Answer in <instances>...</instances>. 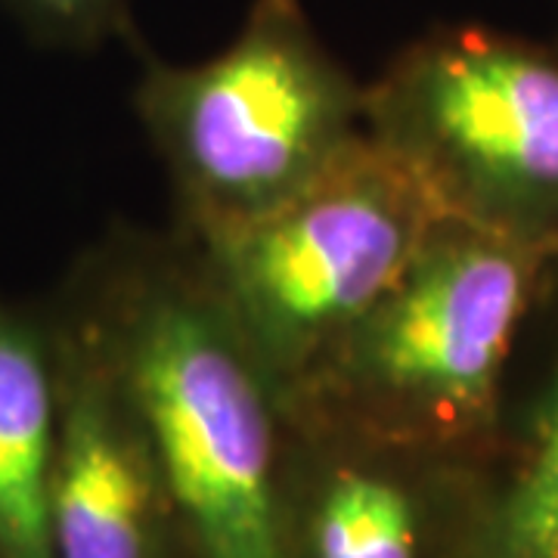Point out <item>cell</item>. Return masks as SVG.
Masks as SVG:
<instances>
[{
  "mask_svg": "<svg viewBox=\"0 0 558 558\" xmlns=\"http://www.w3.org/2000/svg\"><path fill=\"white\" fill-rule=\"evenodd\" d=\"M128 395L171 524L199 558H292L289 407L178 233L112 227L53 289Z\"/></svg>",
  "mask_w": 558,
  "mask_h": 558,
  "instance_id": "1",
  "label": "cell"
},
{
  "mask_svg": "<svg viewBox=\"0 0 558 558\" xmlns=\"http://www.w3.org/2000/svg\"><path fill=\"white\" fill-rule=\"evenodd\" d=\"M556 267L440 220L379 301L286 395L289 413L494 457L509 363Z\"/></svg>",
  "mask_w": 558,
  "mask_h": 558,
  "instance_id": "2",
  "label": "cell"
},
{
  "mask_svg": "<svg viewBox=\"0 0 558 558\" xmlns=\"http://www.w3.org/2000/svg\"><path fill=\"white\" fill-rule=\"evenodd\" d=\"M134 112L178 202L180 233L236 227L295 199L366 137V84L301 0H252L199 62L146 60Z\"/></svg>",
  "mask_w": 558,
  "mask_h": 558,
  "instance_id": "3",
  "label": "cell"
},
{
  "mask_svg": "<svg viewBox=\"0 0 558 558\" xmlns=\"http://www.w3.org/2000/svg\"><path fill=\"white\" fill-rule=\"evenodd\" d=\"M366 137L444 220L558 264V35L444 22L366 84Z\"/></svg>",
  "mask_w": 558,
  "mask_h": 558,
  "instance_id": "4",
  "label": "cell"
},
{
  "mask_svg": "<svg viewBox=\"0 0 558 558\" xmlns=\"http://www.w3.org/2000/svg\"><path fill=\"white\" fill-rule=\"evenodd\" d=\"M418 180L363 137L279 208L183 248L282 398L357 323L440 223Z\"/></svg>",
  "mask_w": 558,
  "mask_h": 558,
  "instance_id": "5",
  "label": "cell"
},
{
  "mask_svg": "<svg viewBox=\"0 0 558 558\" xmlns=\"http://www.w3.org/2000/svg\"><path fill=\"white\" fill-rule=\"evenodd\" d=\"M44 311L57 369L53 558H161L171 512L128 395L87 323L57 292Z\"/></svg>",
  "mask_w": 558,
  "mask_h": 558,
  "instance_id": "6",
  "label": "cell"
},
{
  "mask_svg": "<svg viewBox=\"0 0 558 558\" xmlns=\"http://www.w3.org/2000/svg\"><path fill=\"white\" fill-rule=\"evenodd\" d=\"M348 435L354 440L329 444L326 462L289 497L292 558H450L490 457L395 440L388 459L376 457V435Z\"/></svg>",
  "mask_w": 558,
  "mask_h": 558,
  "instance_id": "7",
  "label": "cell"
},
{
  "mask_svg": "<svg viewBox=\"0 0 558 558\" xmlns=\"http://www.w3.org/2000/svg\"><path fill=\"white\" fill-rule=\"evenodd\" d=\"M57 369L44 301L0 292V558H53Z\"/></svg>",
  "mask_w": 558,
  "mask_h": 558,
  "instance_id": "8",
  "label": "cell"
},
{
  "mask_svg": "<svg viewBox=\"0 0 558 558\" xmlns=\"http://www.w3.org/2000/svg\"><path fill=\"white\" fill-rule=\"evenodd\" d=\"M450 558H558V357L519 438L487 459Z\"/></svg>",
  "mask_w": 558,
  "mask_h": 558,
  "instance_id": "9",
  "label": "cell"
},
{
  "mask_svg": "<svg viewBox=\"0 0 558 558\" xmlns=\"http://www.w3.org/2000/svg\"><path fill=\"white\" fill-rule=\"evenodd\" d=\"M25 38L44 50L94 53L131 32V0H0Z\"/></svg>",
  "mask_w": 558,
  "mask_h": 558,
  "instance_id": "10",
  "label": "cell"
},
{
  "mask_svg": "<svg viewBox=\"0 0 558 558\" xmlns=\"http://www.w3.org/2000/svg\"><path fill=\"white\" fill-rule=\"evenodd\" d=\"M556 3H558V0H556ZM556 35H558V32H556Z\"/></svg>",
  "mask_w": 558,
  "mask_h": 558,
  "instance_id": "11",
  "label": "cell"
}]
</instances>
